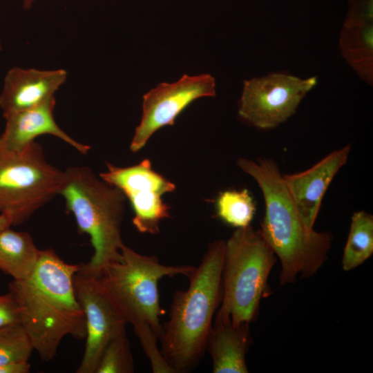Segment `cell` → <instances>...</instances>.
I'll list each match as a JSON object with an SVG mask.
<instances>
[{"label": "cell", "mask_w": 373, "mask_h": 373, "mask_svg": "<svg viewBox=\"0 0 373 373\" xmlns=\"http://www.w3.org/2000/svg\"><path fill=\"white\" fill-rule=\"evenodd\" d=\"M79 267L46 249L28 277L8 284L20 309L21 325L42 361L54 358L65 336L86 338L85 316L73 284Z\"/></svg>", "instance_id": "cell-1"}, {"label": "cell", "mask_w": 373, "mask_h": 373, "mask_svg": "<svg viewBox=\"0 0 373 373\" xmlns=\"http://www.w3.org/2000/svg\"><path fill=\"white\" fill-rule=\"evenodd\" d=\"M237 165L261 189L265 215L260 232L281 265V285L294 283L298 276L314 275L327 259L332 236L308 228L300 218L286 187L283 174L271 159L239 158Z\"/></svg>", "instance_id": "cell-2"}, {"label": "cell", "mask_w": 373, "mask_h": 373, "mask_svg": "<svg viewBox=\"0 0 373 373\" xmlns=\"http://www.w3.org/2000/svg\"><path fill=\"white\" fill-rule=\"evenodd\" d=\"M225 242L209 244L186 290L174 293L168 321L162 324L160 352L174 373H187L200 363L222 300Z\"/></svg>", "instance_id": "cell-3"}, {"label": "cell", "mask_w": 373, "mask_h": 373, "mask_svg": "<svg viewBox=\"0 0 373 373\" xmlns=\"http://www.w3.org/2000/svg\"><path fill=\"white\" fill-rule=\"evenodd\" d=\"M195 269L161 264L156 256L139 254L124 243L118 259L89 274L119 316L133 326L136 335L151 330L159 340L165 313L160 303L159 280L177 275L189 278Z\"/></svg>", "instance_id": "cell-4"}, {"label": "cell", "mask_w": 373, "mask_h": 373, "mask_svg": "<svg viewBox=\"0 0 373 373\" xmlns=\"http://www.w3.org/2000/svg\"><path fill=\"white\" fill-rule=\"evenodd\" d=\"M68 212L76 220L80 233L89 236L94 253L82 268L93 274L118 259L126 197L117 187L104 181L88 166H71L65 171L59 191Z\"/></svg>", "instance_id": "cell-5"}, {"label": "cell", "mask_w": 373, "mask_h": 373, "mask_svg": "<svg viewBox=\"0 0 373 373\" xmlns=\"http://www.w3.org/2000/svg\"><path fill=\"white\" fill-rule=\"evenodd\" d=\"M276 260L260 229L237 228L225 242L222 296L213 320L229 319L236 325L254 321Z\"/></svg>", "instance_id": "cell-6"}, {"label": "cell", "mask_w": 373, "mask_h": 373, "mask_svg": "<svg viewBox=\"0 0 373 373\" xmlns=\"http://www.w3.org/2000/svg\"><path fill=\"white\" fill-rule=\"evenodd\" d=\"M64 179L65 171L47 162L36 141L15 151L0 137V213L12 225L23 223L59 194Z\"/></svg>", "instance_id": "cell-7"}, {"label": "cell", "mask_w": 373, "mask_h": 373, "mask_svg": "<svg viewBox=\"0 0 373 373\" xmlns=\"http://www.w3.org/2000/svg\"><path fill=\"white\" fill-rule=\"evenodd\" d=\"M317 83V76L303 79L283 72L246 79L238 102V116L258 129L276 128L296 113Z\"/></svg>", "instance_id": "cell-8"}, {"label": "cell", "mask_w": 373, "mask_h": 373, "mask_svg": "<svg viewBox=\"0 0 373 373\" xmlns=\"http://www.w3.org/2000/svg\"><path fill=\"white\" fill-rule=\"evenodd\" d=\"M99 176L128 199L134 212L133 224L139 232L160 233L161 221L170 217V207L162 196L174 191L175 185L153 170L149 159L126 167L107 163Z\"/></svg>", "instance_id": "cell-9"}, {"label": "cell", "mask_w": 373, "mask_h": 373, "mask_svg": "<svg viewBox=\"0 0 373 373\" xmlns=\"http://www.w3.org/2000/svg\"><path fill=\"white\" fill-rule=\"evenodd\" d=\"M216 94L215 78L207 73L184 75L175 82L157 84L143 96L142 115L131 151L137 152L158 129L173 126L177 117L193 101Z\"/></svg>", "instance_id": "cell-10"}, {"label": "cell", "mask_w": 373, "mask_h": 373, "mask_svg": "<svg viewBox=\"0 0 373 373\" xmlns=\"http://www.w3.org/2000/svg\"><path fill=\"white\" fill-rule=\"evenodd\" d=\"M73 280L75 293L85 316L86 336L84 355L77 373H95L108 343L126 329V323L95 287L81 267Z\"/></svg>", "instance_id": "cell-11"}, {"label": "cell", "mask_w": 373, "mask_h": 373, "mask_svg": "<svg viewBox=\"0 0 373 373\" xmlns=\"http://www.w3.org/2000/svg\"><path fill=\"white\" fill-rule=\"evenodd\" d=\"M351 146L329 153L309 169L283 174L289 194L305 224L309 229L318 214L323 196L338 171L348 160Z\"/></svg>", "instance_id": "cell-12"}, {"label": "cell", "mask_w": 373, "mask_h": 373, "mask_svg": "<svg viewBox=\"0 0 373 373\" xmlns=\"http://www.w3.org/2000/svg\"><path fill=\"white\" fill-rule=\"evenodd\" d=\"M66 79L64 69L12 68L4 78L0 108L7 113L37 106L54 97Z\"/></svg>", "instance_id": "cell-13"}, {"label": "cell", "mask_w": 373, "mask_h": 373, "mask_svg": "<svg viewBox=\"0 0 373 373\" xmlns=\"http://www.w3.org/2000/svg\"><path fill=\"white\" fill-rule=\"evenodd\" d=\"M55 97L45 102L23 111L3 113L4 132L0 135L3 146L19 151L41 135H52L64 141L82 154H86L90 146L80 143L62 130L54 118Z\"/></svg>", "instance_id": "cell-14"}, {"label": "cell", "mask_w": 373, "mask_h": 373, "mask_svg": "<svg viewBox=\"0 0 373 373\" xmlns=\"http://www.w3.org/2000/svg\"><path fill=\"white\" fill-rule=\"evenodd\" d=\"M251 343L249 325L213 320L206 345L213 373H247L245 356Z\"/></svg>", "instance_id": "cell-15"}, {"label": "cell", "mask_w": 373, "mask_h": 373, "mask_svg": "<svg viewBox=\"0 0 373 373\" xmlns=\"http://www.w3.org/2000/svg\"><path fill=\"white\" fill-rule=\"evenodd\" d=\"M341 56L361 80L373 85V22L343 23L339 37Z\"/></svg>", "instance_id": "cell-16"}, {"label": "cell", "mask_w": 373, "mask_h": 373, "mask_svg": "<svg viewBox=\"0 0 373 373\" xmlns=\"http://www.w3.org/2000/svg\"><path fill=\"white\" fill-rule=\"evenodd\" d=\"M40 253L28 233L10 227L0 231V270L14 280L24 279L31 274Z\"/></svg>", "instance_id": "cell-17"}, {"label": "cell", "mask_w": 373, "mask_h": 373, "mask_svg": "<svg viewBox=\"0 0 373 373\" xmlns=\"http://www.w3.org/2000/svg\"><path fill=\"white\" fill-rule=\"evenodd\" d=\"M373 254V216L364 211L354 213L342 258L344 271L352 270Z\"/></svg>", "instance_id": "cell-18"}, {"label": "cell", "mask_w": 373, "mask_h": 373, "mask_svg": "<svg viewBox=\"0 0 373 373\" xmlns=\"http://www.w3.org/2000/svg\"><path fill=\"white\" fill-rule=\"evenodd\" d=\"M216 207L218 217L236 228L250 225L256 212L254 199L247 189L221 192L216 200Z\"/></svg>", "instance_id": "cell-19"}, {"label": "cell", "mask_w": 373, "mask_h": 373, "mask_svg": "<svg viewBox=\"0 0 373 373\" xmlns=\"http://www.w3.org/2000/svg\"><path fill=\"white\" fill-rule=\"evenodd\" d=\"M134 370V361L125 329L106 346L95 373H133Z\"/></svg>", "instance_id": "cell-20"}, {"label": "cell", "mask_w": 373, "mask_h": 373, "mask_svg": "<svg viewBox=\"0 0 373 373\" xmlns=\"http://www.w3.org/2000/svg\"><path fill=\"white\" fill-rule=\"evenodd\" d=\"M34 350L21 324L0 327V365L28 361Z\"/></svg>", "instance_id": "cell-21"}, {"label": "cell", "mask_w": 373, "mask_h": 373, "mask_svg": "<svg viewBox=\"0 0 373 373\" xmlns=\"http://www.w3.org/2000/svg\"><path fill=\"white\" fill-rule=\"evenodd\" d=\"M373 22V0H347V11L343 23Z\"/></svg>", "instance_id": "cell-22"}, {"label": "cell", "mask_w": 373, "mask_h": 373, "mask_svg": "<svg viewBox=\"0 0 373 373\" xmlns=\"http://www.w3.org/2000/svg\"><path fill=\"white\" fill-rule=\"evenodd\" d=\"M21 324V313L17 300L8 291L0 295V327Z\"/></svg>", "instance_id": "cell-23"}, {"label": "cell", "mask_w": 373, "mask_h": 373, "mask_svg": "<svg viewBox=\"0 0 373 373\" xmlns=\"http://www.w3.org/2000/svg\"><path fill=\"white\" fill-rule=\"evenodd\" d=\"M30 371V364L28 361L0 365V373H28Z\"/></svg>", "instance_id": "cell-24"}, {"label": "cell", "mask_w": 373, "mask_h": 373, "mask_svg": "<svg viewBox=\"0 0 373 373\" xmlns=\"http://www.w3.org/2000/svg\"><path fill=\"white\" fill-rule=\"evenodd\" d=\"M12 226L10 219L4 214H0V231Z\"/></svg>", "instance_id": "cell-25"}, {"label": "cell", "mask_w": 373, "mask_h": 373, "mask_svg": "<svg viewBox=\"0 0 373 373\" xmlns=\"http://www.w3.org/2000/svg\"><path fill=\"white\" fill-rule=\"evenodd\" d=\"M35 0H22L23 6L25 9L30 8Z\"/></svg>", "instance_id": "cell-26"}, {"label": "cell", "mask_w": 373, "mask_h": 373, "mask_svg": "<svg viewBox=\"0 0 373 373\" xmlns=\"http://www.w3.org/2000/svg\"><path fill=\"white\" fill-rule=\"evenodd\" d=\"M2 48H3V46H2V43H1V37H0V51L2 50Z\"/></svg>", "instance_id": "cell-27"}, {"label": "cell", "mask_w": 373, "mask_h": 373, "mask_svg": "<svg viewBox=\"0 0 373 373\" xmlns=\"http://www.w3.org/2000/svg\"><path fill=\"white\" fill-rule=\"evenodd\" d=\"M328 1H330V0H328Z\"/></svg>", "instance_id": "cell-28"}]
</instances>
